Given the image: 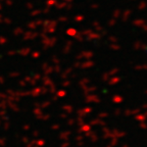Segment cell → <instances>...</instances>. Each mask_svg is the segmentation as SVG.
Returning a JSON list of instances; mask_svg holds the SVG:
<instances>
[]
</instances>
